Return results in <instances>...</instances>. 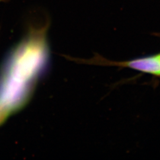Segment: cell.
<instances>
[{
	"mask_svg": "<svg viewBox=\"0 0 160 160\" xmlns=\"http://www.w3.org/2000/svg\"><path fill=\"white\" fill-rule=\"evenodd\" d=\"M124 66L160 76V58L158 55L133 60L124 63Z\"/></svg>",
	"mask_w": 160,
	"mask_h": 160,
	"instance_id": "cell-1",
	"label": "cell"
},
{
	"mask_svg": "<svg viewBox=\"0 0 160 160\" xmlns=\"http://www.w3.org/2000/svg\"><path fill=\"white\" fill-rule=\"evenodd\" d=\"M158 55H159V57H160V54H158Z\"/></svg>",
	"mask_w": 160,
	"mask_h": 160,
	"instance_id": "cell-2",
	"label": "cell"
},
{
	"mask_svg": "<svg viewBox=\"0 0 160 160\" xmlns=\"http://www.w3.org/2000/svg\"><path fill=\"white\" fill-rule=\"evenodd\" d=\"M2 1V0H0V1Z\"/></svg>",
	"mask_w": 160,
	"mask_h": 160,
	"instance_id": "cell-3",
	"label": "cell"
}]
</instances>
